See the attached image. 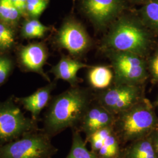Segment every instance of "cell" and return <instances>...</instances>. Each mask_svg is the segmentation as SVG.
Wrapping results in <instances>:
<instances>
[{
	"mask_svg": "<svg viewBox=\"0 0 158 158\" xmlns=\"http://www.w3.org/2000/svg\"><path fill=\"white\" fill-rule=\"evenodd\" d=\"M90 106L89 92L72 87L53 98L45 115L42 130L52 138L69 128H76Z\"/></svg>",
	"mask_w": 158,
	"mask_h": 158,
	"instance_id": "1",
	"label": "cell"
},
{
	"mask_svg": "<svg viewBox=\"0 0 158 158\" xmlns=\"http://www.w3.org/2000/svg\"><path fill=\"white\" fill-rule=\"evenodd\" d=\"M111 25L104 40L107 51L130 52L143 57L147 55L151 39L139 17L121 15Z\"/></svg>",
	"mask_w": 158,
	"mask_h": 158,
	"instance_id": "2",
	"label": "cell"
},
{
	"mask_svg": "<svg viewBox=\"0 0 158 158\" xmlns=\"http://www.w3.org/2000/svg\"><path fill=\"white\" fill-rule=\"evenodd\" d=\"M113 128L121 142H132L150 136L158 130V118L151 102L143 98L117 115Z\"/></svg>",
	"mask_w": 158,
	"mask_h": 158,
	"instance_id": "3",
	"label": "cell"
},
{
	"mask_svg": "<svg viewBox=\"0 0 158 158\" xmlns=\"http://www.w3.org/2000/svg\"><path fill=\"white\" fill-rule=\"evenodd\" d=\"M51 139L42 129L27 133L0 145V158H52L57 149Z\"/></svg>",
	"mask_w": 158,
	"mask_h": 158,
	"instance_id": "4",
	"label": "cell"
},
{
	"mask_svg": "<svg viewBox=\"0 0 158 158\" xmlns=\"http://www.w3.org/2000/svg\"><path fill=\"white\" fill-rule=\"evenodd\" d=\"M39 130L38 122L25 117L12 98L0 102V145Z\"/></svg>",
	"mask_w": 158,
	"mask_h": 158,
	"instance_id": "5",
	"label": "cell"
},
{
	"mask_svg": "<svg viewBox=\"0 0 158 158\" xmlns=\"http://www.w3.org/2000/svg\"><path fill=\"white\" fill-rule=\"evenodd\" d=\"M115 84L141 85L148 77L144 58L132 53L107 50Z\"/></svg>",
	"mask_w": 158,
	"mask_h": 158,
	"instance_id": "6",
	"label": "cell"
},
{
	"mask_svg": "<svg viewBox=\"0 0 158 158\" xmlns=\"http://www.w3.org/2000/svg\"><path fill=\"white\" fill-rule=\"evenodd\" d=\"M141 85L114 84L98 96V104L117 115L143 99Z\"/></svg>",
	"mask_w": 158,
	"mask_h": 158,
	"instance_id": "7",
	"label": "cell"
},
{
	"mask_svg": "<svg viewBox=\"0 0 158 158\" xmlns=\"http://www.w3.org/2000/svg\"><path fill=\"white\" fill-rule=\"evenodd\" d=\"M125 0H81L85 15L99 28L111 25L126 8Z\"/></svg>",
	"mask_w": 158,
	"mask_h": 158,
	"instance_id": "8",
	"label": "cell"
},
{
	"mask_svg": "<svg viewBox=\"0 0 158 158\" xmlns=\"http://www.w3.org/2000/svg\"><path fill=\"white\" fill-rule=\"evenodd\" d=\"M56 43L73 56L85 53L91 45V40L83 25L73 19L63 23L56 35Z\"/></svg>",
	"mask_w": 158,
	"mask_h": 158,
	"instance_id": "9",
	"label": "cell"
},
{
	"mask_svg": "<svg viewBox=\"0 0 158 158\" xmlns=\"http://www.w3.org/2000/svg\"><path fill=\"white\" fill-rule=\"evenodd\" d=\"M91 151L97 158H118L120 156V143L113 126L104 128L90 136Z\"/></svg>",
	"mask_w": 158,
	"mask_h": 158,
	"instance_id": "10",
	"label": "cell"
},
{
	"mask_svg": "<svg viewBox=\"0 0 158 158\" xmlns=\"http://www.w3.org/2000/svg\"><path fill=\"white\" fill-rule=\"evenodd\" d=\"M116 115L110 112L100 104L90 106L80 121V131L87 138L99 130L114 125Z\"/></svg>",
	"mask_w": 158,
	"mask_h": 158,
	"instance_id": "11",
	"label": "cell"
},
{
	"mask_svg": "<svg viewBox=\"0 0 158 158\" xmlns=\"http://www.w3.org/2000/svg\"><path fill=\"white\" fill-rule=\"evenodd\" d=\"M19 56L23 66L31 71L40 73L49 81L43 70L48 59V52L44 44L33 43L23 46L20 51Z\"/></svg>",
	"mask_w": 158,
	"mask_h": 158,
	"instance_id": "12",
	"label": "cell"
},
{
	"mask_svg": "<svg viewBox=\"0 0 158 158\" xmlns=\"http://www.w3.org/2000/svg\"><path fill=\"white\" fill-rule=\"evenodd\" d=\"M55 85V83H51L49 85L40 88L30 96L17 98L16 101L31 113L32 118L38 122L40 112L51 100V93Z\"/></svg>",
	"mask_w": 158,
	"mask_h": 158,
	"instance_id": "13",
	"label": "cell"
},
{
	"mask_svg": "<svg viewBox=\"0 0 158 158\" xmlns=\"http://www.w3.org/2000/svg\"><path fill=\"white\" fill-rule=\"evenodd\" d=\"M87 67V65L83 63L64 56L52 68L51 72L54 74L56 79L66 81L72 87H75L78 82L77 76L78 72Z\"/></svg>",
	"mask_w": 158,
	"mask_h": 158,
	"instance_id": "14",
	"label": "cell"
},
{
	"mask_svg": "<svg viewBox=\"0 0 158 158\" xmlns=\"http://www.w3.org/2000/svg\"><path fill=\"white\" fill-rule=\"evenodd\" d=\"M124 158H158L151 135L132 142L127 148Z\"/></svg>",
	"mask_w": 158,
	"mask_h": 158,
	"instance_id": "15",
	"label": "cell"
},
{
	"mask_svg": "<svg viewBox=\"0 0 158 158\" xmlns=\"http://www.w3.org/2000/svg\"><path fill=\"white\" fill-rule=\"evenodd\" d=\"M114 72L105 66L91 68L88 73V79L91 85L97 89H107L114 81Z\"/></svg>",
	"mask_w": 158,
	"mask_h": 158,
	"instance_id": "16",
	"label": "cell"
},
{
	"mask_svg": "<svg viewBox=\"0 0 158 158\" xmlns=\"http://www.w3.org/2000/svg\"><path fill=\"white\" fill-rule=\"evenodd\" d=\"M139 13V18L147 28L158 34V0H148Z\"/></svg>",
	"mask_w": 158,
	"mask_h": 158,
	"instance_id": "17",
	"label": "cell"
},
{
	"mask_svg": "<svg viewBox=\"0 0 158 158\" xmlns=\"http://www.w3.org/2000/svg\"><path fill=\"white\" fill-rule=\"evenodd\" d=\"M73 130L72 143L70 150L65 158H97L94 153L89 151L85 141L77 128Z\"/></svg>",
	"mask_w": 158,
	"mask_h": 158,
	"instance_id": "18",
	"label": "cell"
},
{
	"mask_svg": "<svg viewBox=\"0 0 158 158\" xmlns=\"http://www.w3.org/2000/svg\"><path fill=\"white\" fill-rule=\"evenodd\" d=\"M20 12L8 0H0V22L13 28L21 17Z\"/></svg>",
	"mask_w": 158,
	"mask_h": 158,
	"instance_id": "19",
	"label": "cell"
},
{
	"mask_svg": "<svg viewBox=\"0 0 158 158\" xmlns=\"http://www.w3.org/2000/svg\"><path fill=\"white\" fill-rule=\"evenodd\" d=\"M49 29V27L34 18L25 22L22 27L21 34L25 38H40L44 36Z\"/></svg>",
	"mask_w": 158,
	"mask_h": 158,
	"instance_id": "20",
	"label": "cell"
},
{
	"mask_svg": "<svg viewBox=\"0 0 158 158\" xmlns=\"http://www.w3.org/2000/svg\"><path fill=\"white\" fill-rule=\"evenodd\" d=\"M15 42V35L12 28L0 22V50L10 49Z\"/></svg>",
	"mask_w": 158,
	"mask_h": 158,
	"instance_id": "21",
	"label": "cell"
},
{
	"mask_svg": "<svg viewBox=\"0 0 158 158\" xmlns=\"http://www.w3.org/2000/svg\"><path fill=\"white\" fill-rule=\"evenodd\" d=\"M46 0H27V14L34 19L37 18L45 11L47 6Z\"/></svg>",
	"mask_w": 158,
	"mask_h": 158,
	"instance_id": "22",
	"label": "cell"
},
{
	"mask_svg": "<svg viewBox=\"0 0 158 158\" xmlns=\"http://www.w3.org/2000/svg\"><path fill=\"white\" fill-rule=\"evenodd\" d=\"M12 68V63L10 58L0 56V85L4 83Z\"/></svg>",
	"mask_w": 158,
	"mask_h": 158,
	"instance_id": "23",
	"label": "cell"
},
{
	"mask_svg": "<svg viewBox=\"0 0 158 158\" xmlns=\"http://www.w3.org/2000/svg\"><path fill=\"white\" fill-rule=\"evenodd\" d=\"M150 71L153 79L158 82V50L153 55L150 62Z\"/></svg>",
	"mask_w": 158,
	"mask_h": 158,
	"instance_id": "24",
	"label": "cell"
},
{
	"mask_svg": "<svg viewBox=\"0 0 158 158\" xmlns=\"http://www.w3.org/2000/svg\"><path fill=\"white\" fill-rule=\"evenodd\" d=\"M151 137L152 139L153 145L154 147L155 152L156 153V156L158 158V130L154 131L151 135Z\"/></svg>",
	"mask_w": 158,
	"mask_h": 158,
	"instance_id": "25",
	"label": "cell"
},
{
	"mask_svg": "<svg viewBox=\"0 0 158 158\" xmlns=\"http://www.w3.org/2000/svg\"><path fill=\"white\" fill-rule=\"evenodd\" d=\"M10 3H11L13 6L16 7L18 11L20 12L21 15H22V7H21V0H8Z\"/></svg>",
	"mask_w": 158,
	"mask_h": 158,
	"instance_id": "26",
	"label": "cell"
},
{
	"mask_svg": "<svg viewBox=\"0 0 158 158\" xmlns=\"http://www.w3.org/2000/svg\"><path fill=\"white\" fill-rule=\"evenodd\" d=\"M130 1L132 3H135V4H145L147 2L148 0H127Z\"/></svg>",
	"mask_w": 158,
	"mask_h": 158,
	"instance_id": "27",
	"label": "cell"
},
{
	"mask_svg": "<svg viewBox=\"0 0 158 158\" xmlns=\"http://www.w3.org/2000/svg\"><path fill=\"white\" fill-rule=\"evenodd\" d=\"M123 158V156H119V158Z\"/></svg>",
	"mask_w": 158,
	"mask_h": 158,
	"instance_id": "28",
	"label": "cell"
}]
</instances>
